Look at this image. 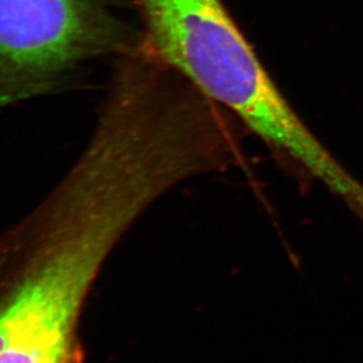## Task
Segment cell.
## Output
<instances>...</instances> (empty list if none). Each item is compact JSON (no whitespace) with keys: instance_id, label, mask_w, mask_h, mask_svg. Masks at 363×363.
Listing matches in <instances>:
<instances>
[{"instance_id":"6da1fadb","label":"cell","mask_w":363,"mask_h":363,"mask_svg":"<svg viewBox=\"0 0 363 363\" xmlns=\"http://www.w3.org/2000/svg\"><path fill=\"white\" fill-rule=\"evenodd\" d=\"M155 201L135 165L82 154L0 245L14 262L0 296V363H71L79 313L105 256Z\"/></svg>"},{"instance_id":"7a4b0ae2","label":"cell","mask_w":363,"mask_h":363,"mask_svg":"<svg viewBox=\"0 0 363 363\" xmlns=\"http://www.w3.org/2000/svg\"><path fill=\"white\" fill-rule=\"evenodd\" d=\"M133 43L113 0H0V110L60 92Z\"/></svg>"}]
</instances>
